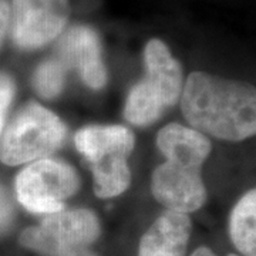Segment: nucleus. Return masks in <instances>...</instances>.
<instances>
[{
	"mask_svg": "<svg viewBox=\"0 0 256 256\" xmlns=\"http://www.w3.org/2000/svg\"><path fill=\"white\" fill-rule=\"evenodd\" d=\"M180 98L185 120L204 136L238 142L255 134V88L248 82L195 72Z\"/></svg>",
	"mask_w": 256,
	"mask_h": 256,
	"instance_id": "obj_1",
	"label": "nucleus"
},
{
	"mask_svg": "<svg viewBox=\"0 0 256 256\" xmlns=\"http://www.w3.org/2000/svg\"><path fill=\"white\" fill-rule=\"evenodd\" d=\"M146 76L130 90L124 117L130 124H154L181 97L182 68L160 38H151L144 48Z\"/></svg>",
	"mask_w": 256,
	"mask_h": 256,
	"instance_id": "obj_2",
	"label": "nucleus"
},
{
	"mask_svg": "<svg viewBox=\"0 0 256 256\" xmlns=\"http://www.w3.org/2000/svg\"><path fill=\"white\" fill-rule=\"evenodd\" d=\"M66 137L67 128L53 111L38 102H28L3 128L0 161L16 166L47 158L63 146Z\"/></svg>",
	"mask_w": 256,
	"mask_h": 256,
	"instance_id": "obj_3",
	"label": "nucleus"
},
{
	"mask_svg": "<svg viewBox=\"0 0 256 256\" xmlns=\"http://www.w3.org/2000/svg\"><path fill=\"white\" fill-rule=\"evenodd\" d=\"M80 188V178L62 160L42 158L23 168L16 176V200L28 212L48 215L64 210V202Z\"/></svg>",
	"mask_w": 256,
	"mask_h": 256,
	"instance_id": "obj_4",
	"label": "nucleus"
},
{
	"mask_svg": "<svg viewBox=\"0 0 256 256\" xmlns=\"http://www.w3.org/2000/svg\"><path fill=\"white\" fill-rule=\"evenodd\" d=\"M101 235L98 216L90 210H58L44 215L40 225L26 228L18 244L46 256L57 248H90Z\"/></svg>",
	"mask_w": 256,
	"mask_h": 256,
	"instance_id": "obj_5",
	"label": "nucleus"
},
{
	"mask_svg": "<svg viewBox=\"0 0 256 256\" xmlns=\"http://www.w3.org/2000/svg\"><path fill=\"white\" fill-rule=\"evenodd\" d=\"M9 34L22 50L54 42L67 28L70 0H10Z\"/></svg>",
	"mask_w": 256,
	"mask_h": 256,
	"instance_id": "obj_6",
	"label": "nucleus"
},
{
	"mask_svg": "<svg viewBox=\"0 0 256 256\" xmlns=\"http://www.w3.org/2000/svg\"><path fill=\"white\" fill-rule=\"evenodd\" d=\"M68 72H74L92 90H101L107 84V68L102 60L98 33L90 26L66 28L56 38L53 54Z\"/></svg>",
	"mask_w": 256,
	"mask_h": 256,
	"instance_id": "obj_7",
	"label": "nucleus"
},
{
	"mask_svg": "<svg viewBox=\"0 0 256 256\" xmlns=\"http://www.w3.org/2000/svg\"><path fill=\"white\" fill-rule=\"evenodd\" d=\"M151 192L166 210L191 214L201 208L206 200L200 168L165 161L158 165L151 178Z\"/></svg>",
	"mask_w": 256,
	"mask_h": 256,
	"instance_id": "obj_8",
	"label": "nucleus"
},
{
	"mask_svg": "<svg viewBox=\"0 0 256 256\" xmlns=\"http://www.w3.org/2000/svg\"><path fill=\"white\" fill-rule=\"evenodd\" d=\"M191 234L186 214L165 210L141 236L137 256H186Z\"/></svg>",
	"mask_w": 256,
	"mask_h": 256,
	"instance_id": "obj_9",
	"label": "nucleus"
},
{
	"mask_svg": "<svg viewBox=\"0 0 256 256\" xmlns=\"http://www.w3.org/2000/svg\"><path fill=\"white\" fill-rule=\"evenodd\" d=\"M78 152L92 164L116 158H126L132 152L136 138L124 126H88L74 136Z\"/></svg>",
	"mask_w": 256,
	"mask_h": 256,
	"instance_id": "obj_10",
	"label": "nucleus"
},
{
	"mask_svg": "<svg viewBox=\"0 0 256 256\" xmlns=\"http://www.w3.org/2000/svg\"><path fill=\"white\" fill-rule=\"evenodd\" d=\"M156 146L166 161L200 170L212 150L210 140L204 134L176 122L161 128L156 136Z\"/></svg>",
	"mask_w": 256,
	"mask_h": 256,
	"instance_id": "obj_11",
	"label": "nucleus"
},
{
	"mask_svg": "<svg viewBox=\"0 0 256 256\" xmlns=\"http://www.w3.org/2000/svg\"><path fill=\"white\" fill-rule=\"evenodd\" d=\"M256 194L254 190L248 191L235 208L229 218V236L244 256H256Z\"/></svg>",
	"mask_w": 256,
	"mask_h": 256,
	"instance_id": "obj_12",
	"label": "nucleus"
},
{
	"mask_svg": "<svg viewBox=\"0 0 256 256\" xmlns=\"http://www.w3.org/2000/svg\"><path fill=\"white\" fill-rule=\"evenodd\" d=\"M92 188L98 198L107 200L126 192L131 182V172L126 158H116L92 164Z\"/></svg>",
	"mask_w": 256,
	"mask_h": 256,
	"instance_id": "obj_13",
	"label": "nucleus"
},
{
	"mask_svg": "<svg viewBox=\"0 0 256 256\" xmlns=\"http://www.w3.org/2000/svg\"><path fill=\"white\" fill-rule=\"evenodd\" d=\"M66 78L67 70L63 64L54 56H50L37 66L32 82L38 97L43 100H53L63 92Z\"/></svg>",
	"mask_w": 256,
	"mask_h": 256,
	"instance_id": "obj_14",
	"label": "nucleus"
},
{
	"mask_svg": "<svg viewBox=\"0 0 256 256\" xmlns=\"http://www.w3.org/2000/svg\"><path fill=\"white\" fill-rule=\"evenodd\" d=\"M16 224V205L9 190L0 182V239L8 236Z\"/></svg>",
	"mask_w": 256,
	"mask_h": 256,
	"instance_id": "obj_15",
	"label": "nucleus"
},
{
	"mask_svg": "<svg viewBox=\"0 0 256 256\" xmlns=\"http://www.w3.org/2000/svg\"><path fill=\"white\" fill-rule=\"evenodd\" d=\"M16 94V84L10 74L0 72V136L3 132L6 117L9 112L12 101Z\"/></svg>",
	"mask_w": 256,
	"mask_h": 256,
	"instance_id": "obj_16",
	"label": "nucleus"
},
{
	"mask_svg": "<svg viewBox=\"0 0 256 256\" xmlns=\"http://www.w3.org/2000/svg\"><path fill=\"white\" fill-rule=\"evenodd\" d=\"M10 28V4L8 0H0V48L3 46Z\"/></svg>",
	"mask_w": 256,
	"mask_h": 256,
	"instance_id": "obj_17",
	"label": "nucleus"
},
{
	"mask_svg": "<svg viewBox=\"0 0 256 256\" xmlns=\"http://www.w3.org/2000/svg\"><path fill=\"white\" fill-rule=\"evenodd\" d=\"M46 256H98L90 248H57Z\"/></svg>",
	"mask_w": 256,
	"mask_h": 256,
	"instance_id": "obj_18",
	"label": "nucleus"
},
{
	"mask_svg": "<svg viewBox=\"0 0 256 256\" xmlns=\"http://www.w3.org/2000/svg\"><path fill=\"white\" fill-rule=\"evenodd\" d=\"M190 256H218L208 246H200V248H196L194 252H192L191 255ZM226 256H239V255H235V254H229V255Z\"/></svg>",
	"mask_w": 256,
	"mask_h": 256,
	"instance_id": "obj_19",
	"label": "nucleus"
}]
</instances>
